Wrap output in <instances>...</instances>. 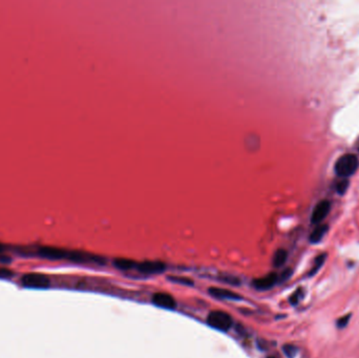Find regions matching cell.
<instances>
[{"label": "cell", "instance_id": "cell-18", "mask_svg": "<svg viewBox=\"0 0 359 358\" xmlns=\"http://www.w3.org/2000/svg\"><path fill=\"white\" fill-rule=\"evenodd\" d=\"M302 294H303V289H297L294 293H293V295L290 297V303L291 305H297L299 299L302 298Z\"/></svg>", "mask_w": 359, "mask_h": 358}, {"label": "cell", "instance_id": "cell-20", "mask_svg": "<svg viewBox=\"0 0 359 358\" xmlns=\"http://www.w3.org/2000/svg\"><path fill=\"white\" fill-rule=\"evenodd\" d=\"M11 262H12V259H11L10 256H5V255H2V253H0V264H1V265H8Z\"/></svg>", "mask_w": 359, "mask_h": 358}, {"label": "cell", "instance_id": "cell-14", "mask_svg": "<svg viewBox=\"0 0 359 358\" xmlns=\"http://www.w3.org/2000/svg\"><path fill=\"white\" fill-rule=\"evenodd\" d=\"M283 351L288 358H294L297 353V348L293 346V344H285L283 347Z\"/></svg>", "mask_w": 359, "mask_h": 358}, {"label": "cell", "instance_id": "cell-3", "mask_svg": "<svg viewBox=\"0 0 359 358\" xmlns=\"http://www.w3.org/2000/svg\"><path fill=\"white\" fill-rule=\"evenodd\" d=\"M20 283L24 287L36 288V289H47L50 287V278L41 273H27L20 278Z\"/></svg>", "mask_w": 359, "mask_h": 358}, {"label": "cell", "instance_id": "cell-22", "mask_svg": "<svg viewBox=\"0 0 359 358\" xmlns=\"http://www.w3.org/2000/svg\"><path fill=\"white\" fill-rule=\"evenodd\" d=\"M268 358H274V357H268Z\"/></svg>", "mask_w": 359, "mask_h": 358}, {"label": "cell", "instance_id": "cell-9", "mask_svg": "<svg viewBox=\"0 0 359 358\" xmlns=\"http://www.w3.org/2000/svg\"><path fill=\"white\" fill-rule=\"evenodd\" d=\"M209 294L220 299H232V301H238V299L240 298L238 293L221 288H210Z\"/></svg>", "mask_w": 359, "mask_h": 358}, {"label": "cell", "instance_id": "cell-10", "mask_svg": "<svg viewBox=\"0 0 359 358\" xmlns=\"http://www.w3.org/2000/svg\"><path fill=\"white\" fill-rule=\"evenodd\" d=\"M329 229L328 225H319L318 227H316L314 230H313V232L311 233L310 236V242L312 244H317L321 242V240L323 239V238L325 237V234L327 233Z\"/></svg>", "mask_w": 359, "mask_h": 358}, {"label": "cell", "instance_id": "cell-13", "mask_svg": "<svg viewBox=\"0 0 359 358\" xmlns=\"http://www.w3.org/2000/svg\"><path fill=\"white\" fill-rule=\"evenodd\" d=\"M325 258H327V255H325V253H323V255L318 256L315 258L314 266L312 267L311 271L309 272V276H313V275H315L316 273H318V271L321 270V268L323 267V265L325 264Z\"/></svg>", "mask_w": 359, "mask_h": 358}, {"label": "cell", "instance_id": "cell-11", "mask_svg": "<svg viewBox=\"0 0 359 358\" xmlns=\"http://www.w3.org/2000/svg\"><path fill=\"white\" fill-rule=\"evenodd\" d=\"M114 265L118 269L128 270V269H132L134 268V267H136L137 264L134 262V260L128 259V258H116L114 260Z\"/></svg>", "mask_w": 359, "mask_h": 358}, {"label": "cell", "instance_id": "cell-6", "mask_svg": "<svg viewBox=\"0 0 359 358\" xmlns=\"http://www.w3.org/2000/svg\"><path fill=\"white\" fill-rule=\"evenodd\" d=\"M153 303L154 305L158 306V307L161 308H165V309H174L175 306H177V303H175L174 298L167 294V293H155L153 296Z\"/></svg>", "mask_w": 359, "mask_h": 358}, {"label": "cell", "instance_id": "cell-8", "mask_svg": "<svg viewBox=\"0 0 359 358\" xmlns=\"http://www.w3.org/2000/svg\"><path fill=\"white\" fill-rule=\"evenodd\" d=\"M277 282V275L275 273H270V274L266 275L264 277H260L257 279H254L253 286L257 290H268L272 288Z\"/></svg>", "mask_w": 359, "mask_h": 358}, {"label": "cell", "instance_id": "cell-16", "mask_svg": "<svg viewBox=\"0 0 359 358\" xmlns=\"http://www.w3.org/2000/svg\"><path fill=\"white\" fill-rule=\"evenodd\" d=\"M14 276V272L6 267L0 266V278H11Z\"/></svg>", "mask_w": 359, "mask_h": 358}, {"label": "cell", "instance_id": "cell-17", "mask_svg": "<svg viewBox=\"0 0 359 358\" xmlns=\"http://www.w3.org/2000/svg\"><path fill=\"white\" fill-rule=\"evenodd\" d=\"M351 316H352V314H347V315H343L342 317L339 318V320H338V321H337V323H336L337 327H338L339 329L344 328L345 325H347V324H349V322H350V320H351Z\"/></svg>", "mask_w": 359, "mask_h": 358}, {"label": "cell", "instance_id": "cell-12", "mask_svg": "<svg viewBox=\"0 0 359 358\" xmlns=\"http://www.w3.org/2000/svg\"><path fill=\"white\" fill-rule=\"evenodd\" d=\"M287 257H288V253H287V251L284 249H278L275 252V255H274L273 265L275 267L283 266L286 263Z\"/></svg>", "mask_w": 359, "mask_h": 358}, {"label": "cell", "instance_id": "cell-5", "mask_svg": "<svg viewBox=\"0 0 359 358\" xmlns=\"http://www.w3.org/2000/svg\"><path fill=\"white\" fill-rule=\"evenodd\" d=\"M331 210V203L329 201H322L315 206L314 210L312 212L311 222L312 224H319L324 221V219L328 216Z\"/></svg>", "mask_w": 359, "mask_h": 358}, {"label": "cell", "instance_id": "cell-15", "mask_svg": "<svg viewBox=\"0 0 359 358\" xmlns=\"http://www.w3.org/2000/svg\"><path fill=\"white\" fill-rule=\"evenodd\" d=\"M171 281H172L173 283H178V284H182V285H186V286H192L193 282L191 279H189L187 277H180V276H169L168 277Z\"/></svg>", "mask_w": 359, "mask_h": 358}, {"label": "cell", "instance_id": "cell-4", "mask_svg": "<svg viewBox=\"0 0 359 358\" xmlns=\"http://www.w3.org/2000/svg\"><path fill=\"white\" fill-rule=\"evenodd\" d=\"M38 253H39V256H40V257L58 260V259H68L69 251L61 249V248H57V247L45 246V247H40L38 250Z\"/></svg>", "mask_w": 359, "mask_h": 358}, {"label": "cell", "instance_id": "cell-21", "mask_svg": "<svg viewBox=\"0 0 359 358\" xmlns=\"http://www.w3.org/2000/svg\"><path fill=\"white\" fill-rule=\"evenodd\" d=\"M5 250V246L0 243V253H2Z\"/></svg>", "mask_w": 359, "mask_h": 358}, {"label": "cell", "instance_id": "cell-2", "mask_svg": "<svg viewBox=\"0 0 359 358\" xmlns=\"http://www.w3.org/2000/svg\"><path fill=\"white\" fill-rule=\"evenodd\" d=\"M207 323L212 328L221 331H227L231 328L232 318L223 311H212L207 317Z\"/></svg>", "mask_w": 359, "mask_h": 358}, {"label": "cell", "instance_id": "cell-19", "mask_svg": "<svg viewBox=\"0 0 359 358\" xmlns=\"http://www.w3.org/2000/svg\"><path fill=\"white\" fill-rule=\"evenodd\" d=\"M348 187H349V181L343 180L342 182H339L336 190L339 194H344V192L348 189Z\"/></svg>", "mask_w": 359, "mask_h": 358}, {"label": "cell", "instance_id": "cell-1", "mask_svg": "<svg viewBox=\"0 0 359 358\" xmlns=\"http://www.w3.org/2000/svg\"><path fill=\"white\" fill-rule=\"evenodd\" d=\"M359 167V160L353 153L343 154L335 164V172L339 177L348 178L353 175Z\"/></svg>", "mask_w": 359, "mask_h": 358}, {"label": "cell", "instance_id": "cell-7", "mask_svg": "<svg viewBox=\"0 0 359 358\" xmlns=\"http://www.w3.org/2000/svg\"><path fill=\"white\" fill-rule=\"evenodd\" d=\"M142 273H147V274H154V273H161L165 270L166 266L164 263L161 262H143L137 266Z\"/></svg>", "mask_w": 359, "mask_h": 358}]
</instances>
